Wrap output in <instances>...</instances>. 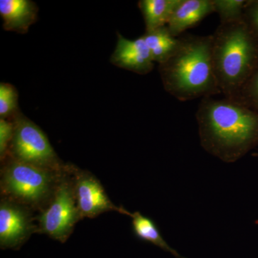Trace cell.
Segmentation results:
<instances>
[{"label":"cell","instance_id":"6da1fadb","mask_svg":"<svg viewBox=\"0 0 258 258\" xmlns=\"http://www.w3.org/2000/svg\"><path fill=\"white\" fill-rule=\"evenodd\" d=\"M203 149L233 163L258 146V113L239 101L204 98L196 113Z\"/></svg>","mask_w":258,"mask_h":258},{"label":"cell","instance_id":"7a4b0ae2","mask_svg":"<svg viewBox=\"0 0 258 258\" xmlns=\"http://www.w3.org/2000/svg\"><path fill=\"white\" fill-rule=\"evenodd\" d=\"M181 39L175 53L159 64L165 91L180 101L221 94L212 62V35Z\"/></svg>","mask_w":258,"mask_h":258},{"label":"cell","instance_id":"3957f363","mask_svg":"<svg viewBox=\"0 0 258 258\" xmlns=\"http://www.w3.org/2000/svg\"><path fill=\"white\" fill-rule=\"evenodd\" d=\"M212 53L221 94L237 101L258 64V41L243 19L220 24L212 35Z\"/></svg>","mask_w":258,"mask_h":258},{"label":"cell","instance_id":"277c9868","mask_svg":"<svg viewBox=\"0 0 258 258\" xmlns=\"http://www.w3.org/2000/svg\"><path fill=\"white\" fill-rule=\"evenodd\" d=\"M67 168L60 172L10 157L2 170V192L25 206H39L52 198Z\"/></svg>","mask_w":258,"mask_h":258},{"label":"cell","instance_id":"5b68a950","mask_svg":"<svg viewBox=\"0 0 258 258\" xmlns=\"http://www.w3.org/2000/svg\"><path fill=\"white\" fill-rule=\"evenodd\" d=\"M69 166L61 176L48 207L37 217V231L53 240L64 243L71 235L76 224L81 220L74 180L66 177Z\"/></svg>","mask_w":258,"mask_h":258},{"label":"cell","instance_id":"8992f818","mask_svg":"<svg viewBox=\"0 0 258 258\" xmlns=\"http://www.w3.org/2000/svg\"><path fill=\"white\" fill-rule=\"evenodd\" d=\"M14 136L10 147V157L24 162L63 171L62 165L42 129L21 113L13 118Z\"/></svg>","mask_w":258,"mask_h":258},{"label":"cell","instance_id":"52a82bcc","mask_svg":"<svg viewBox=\"0 0 258 258\" xmlns=\"http://www.w3.org/2000/svg\"><path fill=\"white\" fill-rule=\"evenodd\" d=\"M75 195L81 219L94 218L109 211L119 212L130 217L132 212L118 208L112 203L101 182L96 176L86 171L73 167Z\"/></svg>","mask_w":258,"mask_h":258},{"label":"cell","instance_id":"ba28073f","mask_svg":"<svg viewBox=\"0 0 258 258\" xmlns=\"http://www.w3.org/2000/svg\"><path fill=\"white\" fill-rule=\"evenodd\" d=\"M30 212L25 205L3 199L0 203V246L18 249L35 230Z\"/></svg>","mask_w":258,"mask_h":258},{"label":"cell","instance_id":"9c48e42d","mask_svg":"<svg viewBox=\"0 0 258 258\" xmlns=\"http://www.w3.org/2000/svg\"><path fill=\"white\" fill-rule=\"evenodd\" d=\"M117 35L116 46L111 55L112 63L139 75L150 73L154 69V62L143 37L128 40L120 33Z\"/></svg>","mask_w":258,"mask_h":258},{"label":"cell","instance_id":"30bf717a","mask_svg":"<svg viewBox=\"0 0 258 258\" xmlns=\"http://www.w3.org/2000/svg\"><path fill=\"white\" fill-rule=\"evenodd\" d=\"M214 13L212 0H180L167 28L173 36L178 37Z\"/></svg>","mask_w":258,"mask_h":258},{"label":"cell","instance_id":"8fae6325","mask_svg":"<svg viewBox=\"0 0 258 258\" xmlns=\"http://www.w3.org/2000/svg\"><path fill=\"white\" fill-rule=\"evenodd\" d=\"M38 8L30 0H1L0 15L7 31L25 34L37 20Z\"/></svg>","mask_w":258,"mask_h":258},{"label":"cell","instance_id":"7c38bea8","mask_svg":"<svg viewBox=\"0 0 258 258\" xmlns=\"http://www.w3.org/2000/svg\"><path fill=\"white\" fill-rule=\"evenodd\" d=\"M142 37L149 47L153 60L159 64L170 58L179 49L181 42V37L173 36L167 26L146 31Z\"/></svg>","mask_w":258,"mask_h":258},{"label":"cell","instance_id":"4fadbf2b","mask_svg":"<svg viewBox=\"0 0 258 258\" xmlns=\"http://www.w3.org/2000/svg\"><path fill=\"white\" fill-rule=\"evenodd\" d=\"M180 0H141L139 10L142 12L146 31H152L167 26Z\"/></svg>","mask_w":258,"mask_h":258},{"label":"cell","instance_id":"5bb4252c","mask_svg":"<svg viewBox=\"0 0 258 258\" xmlns=\"http://www.w3.org/2000/svg\"><path fill=\"white\" fill-rule=\"evenodd\" d=\"M130 217L132 218V227L136 237L154 244L163 250L169 252L176 258H186L166 242L152 219L144 216L139 212L132 213Z\"/></svg>","mask_w":258,"mask_h":258},{"label":"cell","instance_id":"9a60e30c","mask_svg":"<svg viewBox=\"0 0 258 258\" xmlns=\"http://www.w3.org/2000/svg\"><path fill=\"white\" fill-rule=\"evenodd\" d=\"M247 0H212L215 13L220 23H230L243 19L244 7Z\"/></svg>","mask_w":258,"mask_h":258},{"label":"cell","instance_id":"2e32d148","mask_svg":"<svg viewBox=\"0 0 258 258\" xmlns=\"http://www.w3.org/2000/svg\"><path fill=\"white\" fill-rule=\"evenodd\" d=\"M18 93L9 83L0 84V118L13 120L19 113Z\"/></svg>","mask_w":258,"mask_h":258},{"label":"cell","instance_id":"e0dca14e","mask_svg":"<svg viewBox=\"0 0 258 258\" xmlns=\"http://www.w3.org/2000/svg\"><path fill=\"white\" fill-rule=\"evenodd\" d=\"M258 113V64L241 89L237 101Z\"/></svg>","mask_w":258,"mask_h":258},{"label":"cell","instance_id":"ac0fdd59","mask_svg":"<svg viewBox=\"0 0 258 258\" xmlns=\"http://www.w3.org/2000/svg\"><path fill=\"white\" fill-rule=\"evenodd\" d=\"M14 132L13 120L0 118V157L2 160L8 155V149L13 141Z\"/></svg>","mask_w":258,"mask_h":258},{"label":"cell","instance_id":"d6986e66","mask_svg":"<svg viewBox=\"0 0 258 258\" xmlns=\"http://www.w3.org/2000/svg\"><path fill=\"white\" fill-rule=\"evenodd\" d=\"M243 20L258 41V0H247L244 7Z\"/></svg>","mask_w":258,"mask_h":258},{"label":"cell","instance_id":"ffe728a7","mask_svg":"<svg viewBox=\"0 0 258 258\" xmlns=\"http://www.w3.org/2000/svg\"><path fill=\"white\" fill-rule=\"evenodd\" d=\"M254 156H257V157H258V154H257V155H254Z\"/></svg>","mask_w":258,"mask_h":258}]
</instances>
